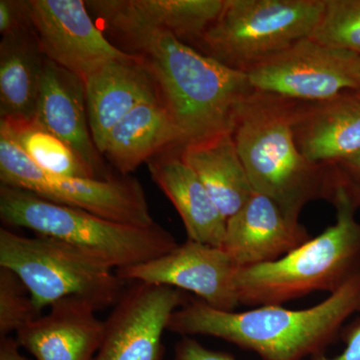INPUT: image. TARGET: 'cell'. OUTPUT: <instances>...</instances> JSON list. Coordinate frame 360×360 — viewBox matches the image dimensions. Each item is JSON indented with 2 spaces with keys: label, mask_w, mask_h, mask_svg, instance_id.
Returning a JSON list of instances; mask_svg holds the SVG:
<instances>
[{
  "label": "cell",
  "mask_w": 360,
  "mask_h": 360,
  "mask_svg": "<svg viewBox=\"0 0 360 360\" xmlns=\"http://www.w3.org/2000/svg\"><path fill=\"white\" fill-rule=\"evenodd\" d=\"M359 312L360 270L323 302L305 309L264 305L224 311L191 298L175 310L167 330L220 338L255 352L262 360H303L323 354L343 323Z\"/></svg>",
  "instance_id": "obj_1"
},
{
  "label": "cell",
  "mask_w": 360,
  "mask_h": 360,
  "mask_svg": "<svg viewBox=\"0 0 360 360\" xmlns=\"http://www.w3.org/2000/svg\"><path fill=\"white\" fill-rule=\"evenodd\" d=\"M112 39L146 66L184 146L233 131L239 105L255 90L245 72L222 65L167 32L134 30Z\"/></svg>",
  "instance_id": "obj_2"
},
{
  "label": "cell",
  "mask_w": 360,
  "mask_h": 360,
  "mask_svg": "<svg viewBox=\"0 0 360 360\" xmlns=\"http://www.w3.org/2000/svg\"><path fill=\"white\" fill-rule=\"evenodd\" d=\"M297 101L253 90L239 105L234 142L253 191L300 220L310 201L333 200L336 179L331 165L307 160L296 143Z\"/></svg>",
  "instance_id": "obj_3"
},
{
  "label": "cell",
  "mask_w": 360,
  "mask_h": 360,
  "mask_svg": "<svg viewBox=\"0 0 360 360\" xmlns=\"http://www.w3.org/2000/svg\"><path fill=\"white\" fill-rule=\"evenodd\" d=\"M331 203L336 222L276 262L239 269L236 288L239 304L281 305L315 291L335 292L360 270L359 205L336 174Z\"/></svg>",
  "instance_id": "obj_4"
},
{
  "label": "cell",
  "mask_w": 360,
  "mask_h": 360,
  "mask_svg": "<svg viewBox=\"0 0 360 360\" xmlns=\"http://www.w3.org/2000/svg\"><path fill=\"white\" fill-rule=\"evenodd\" d=\"M0 219L8 226L63 241L116 270L150 262L179 245L158 224H120L16 187L0 186Z\"/></svg>",
  "instance_id": "obj_5"
},
{
  "label": "cell",
  "mask_w": 360,
  "mask_h": 360,
  "mask_svg": "<svg viewBox=\"0 0 360 360\" xmlns=\"http://www.w3.org/2000/svg\"><path fill=\"white\" fill-rule=\"evenodd\" d=\"M0 267L11 270L25 284L35 307L68 297L84 298L97 311L115 305L125 281L112 267L58 239L20 236L0 229Z\"/></svg>",
  "instance_id": "obj_6"
},
{
  "label": "cell",
  "mask_w": 360,
  "mask_h": 360,
  "mask_svg": "<svg viewBox=\"0 0 360 360\" xmlns=\"http://www.w3.org/2000/svg\"><path fill=\"white\" fill-rule=\"evenodd\" d=\"M323 7L324 0H225L217 20L193 47L246 73L311 37Z\"/></svg>",
  "instance_id": "obj_7"
},
{
  "label": "cell",
  "mask_w": 360,
  "mask_h": 360,
  "mask_svg": "<svg viewBox=\"0 0 360 360\" xmlns=\"http://www.w3.org/2000/svg\"><path fill=\"white\" fill-rule=\"evenodd\" d=\"M0 182L45 200L85 210L120 224L151 226L156 222L143 187L134 177L99 180L61 176L41 169L0 131Z\"/></svg>",
  "instance_id": "obj_8"
},
{
  "label": "cell",
  "mask_w": 360,
  "mask_h": 360,
  "mask_svg": "<svg viewBox=\"0 0 360 360\" xmlns=\"http://www.w3.org/2000/svg\"><path fill=\"white\" fill-rule=\"evenodd\" d=\"M251 87L296 101L360 91V53L305 39L246 72Z\"/></svg>",
  "instance_id": "obj_9"
},
{
  "label": "cell",
  "mask_w": 360,
  "mask_h": 360,
  "mask_svg": "<svg viewBox=\"0 0 360 360\" xmlns=\"http://www.w3.org/2000/svg\"><path fill=\"white\" fill-rule=\"evenodd\" d=\"M186 298L177 288L134 281L104 321L94 360H163L162 336Z\"/></svg>",
  "instance_id": "obj_10"
},
{
  "label": "cell",
  "mask_w": 360,
  "mask_h": 360,
  "mask_svg": "<svg viewBox=\"0 0 360 360\" xmlns=\"http://www.w3.org/2000/svg\"><path fill=\"white\" fill-rule=\"evenodd\" d=\"M33 30L45 58L84 80L127 52L92 18L84 0H28Z\"/></svg>",
  "instance_id": "obj_11"
},
{
  "label": "cell",
  "mask_w": 360,
  "mask_h": 360,
  "mask_svg": "<svg viewBox=\"0 0 360 360\" xmlns=\"http://www.w3.org/2000/svg\"><path fill=\"white\" fill-rule=\"evenodd\" d=\"M115 272L125 281L189 291L213 309L234 311L240 305L236 288L238 267L231 257L221 248L191 239L167 255Z\"/></svg>",
  "instance_id": "obj_12"
},
{
  "label": "cell",
  "mask_w": 360,
  "mask_h": 360,
  "mask_svg": "<svg viewBox=\"0 0 360 360\" xmlns=\"http://www.w3.org/2000/svg\"><path fill=\"white\" fill-rule=\"evenodd\" d=\"M90 14L111 37L134 30L167 32L194 46L224 9L225 0H87Z\"/></svg>",
  "instance_id": "obj_13"
},
{
  "label": "cell",
  "mask_w": 360,
  "mask_h": 360,
  "mask_svg": "<svg viewBox=\"0 0 360 360\" xmlns=\"http://www.w3.org/2000/svg\"><path fill=\"white\" fill-rule=\"evenodd\" d=\"M300 220L288 217L276 202L255 193L226 220L221 248L239 269L269 264L311 239Z\"/></svg>",
  "instance_id": "obj_14"
},
{
  "label": "cell",
  "mask_w": 360,
  "mask_h": 360,
  "mask_svg": "<svg viewBox=\"0 0 360 360\" xmlns=\"http://www.w3.org/2000/svg\"><path fill=\"white\" fill-rule=\"evenodd\" d=\"M35 120L72 148L94 179H112L90 130L84 80L47 58Z\"/></svg>",
  "instance_id": "obj_15"
},
{
  "label": "cell",
  "mask_w": 360,
  "mask_h": 360,
  "mask_svg": "<svg viewBox=\"0 0 360 360\" xmlns=\"http://www.w3.org/2000/svg\"><path fill=\"white\" fill-rule=\"evenodd\" d=\"M96 311L84 298H65L20 329L16 340L37 360H94L104 333Z\"/></svg>",
  "instance_id": "obj_16"
},
{
  "label": "cell",
  "mask_w": 360,
  "mask_h": 360,
  "mask_svg": "<svg viewBox=\"0 0 360 360\" xmlns=\"http://www.w3.org/2000/svg\"><path fill=\"white\" fill-rule=\"evenodd\" d=\"M293 131L307 160L331 165L360 151V91L297 101Z\"/></svg>",
  "instance_id": "obj_17"
},
{
  "label": "cell",
  "mask_w": 360,
  "mask_h": 360,
  "mask_svg": "<svg viewBox=\"0 0 360 360\" xmlns=\"http://www.w3.org/2000/svg\"><path fill=\"white\" fill-rule=\"evenodd\" d=\"M84 85L90 130L101 155L110 130L125 115L144 101L161 98L150 72L134 54L99 68Z\"/></svg>",
  "instance_id": "obj_18"
},
{
  "label": "cell",
  "mask_w": 360,
  "mask_h": 360,
  "mask_svg": "<svg viewBox=\"0 0 360 360\" xmlns=\"http://www.w3.org/2000/svg\"><path fill=\"white\" fill-rule=\"evenodd\" d=\"M174 149L148 161L153 181L172 201L184 221L187 238L205 245L221 248L226 219L219 212L193 168Z\"/></svg>",
  "instance_id": "obj_19"
},
{
  "label": "cell",
  "mask_w": 360,
  "mask_h": 360,
  "mask_svg": "<svg viewBox=\"0 0 360 360\" xmlns=\"http://www.w3.org/2000/svg\"><path fill=\"white\" fill-rule=\"evenodd\" d=\"M182 146L174 118L156 97L137 105L110 130L103 156L122 176H127L155 155Z\"/></svg>",
  "instance_id": "obj_20"
},
{
  "label": "cell",
  "mask_w": 360,
  "mask_h": 360,
  "mask_svg": "<svg viewBox=\"0 0 360 360\" xmlns=\"http://www.w3.org/2000/svg\"><path fill=\"white\" fill-rule=\"evenodd\" d=\"M179 155L200 177L226 220L255 193L232 132L184 144Z\"/></svg>",
  "instance_id": "obj_21"
},
{
  "label": "cell",
  "mask_w": 360,
  "mask_h": 360,
  "mask_svg": "<svg viewBox=\"0 0 360 360\" xmlns=\"http://www.w3.org/2000/svg\"><path fill=\"white\" fill-rule=\"evenodd\" d=\"M44 61L35 32L1 39L0 120H34Z\"/></svg>",
  "instance_id": "obj_22"
},
{
  "label": "cell",
  "mask_w": 360,
  "mask_h": 360,
  "mask_svg": "<svg viewBox=\"0 0 360 360\" xmlns=\"http://www.w3.org/2000/svg\"><path fill=\"white\" fill-rule=\"evenodd\" d=\"M0 131L13 139L41 169L61 176L94 179L77 153L37 120H0Z\"/></svg>",
  "instance_id": "obj_23"
},
{
  "label": "cell",
  "mask_w": 360,
  "mask_h": 360,
  "mask_svg": "<svg viewBox=\"0 0 360 360\" xmlns=\"http://www.w3.org/2000/svg\"><path fill=\"white\" fill-rule=\"evenodd\" d=\"M310 39L360 53V0H324L321 20Z\"/></svg>",
  "instance_id": "obj_24"
},
{
  "label": "cell",
  "mask_w": 360,
  "mask_h": 360,
  "mask_svg": "<svg viewBox=\"0 0 360 360\" xmlns=\"http://www.w3.org/2000/svg\"><path fill=\"white\" fill-rule=\"evenodd\" d=\"M40 316L27 288L11 270L0 267V338Z\"/></svg>",
  "instance_id": "obj_25"
},
{
  "label": "cell",
  "mask_w": 360,
  "mask_h": 360,
  "mask_svg": "<svg viewBox=\"0 0 360 360\" xmlns=\"http://www.w3.org/2000/svg\"><path fill=\"white\" fill-rule=\"evenodd\" d=\"M34 32L28 0H0L1 39Z\"/></svg>",
  "instance_id": "obj_26"
},
{
  "label": "cell",
  "mask_w": 360,
  "mask_h": 360,
  "mask_svg": "<svg viewBox=\"0 0 360 360\" xmlns=\"http://www.w3.org/2000/svg\"><path fill=\"white\" fill-rule=\"evenodd\" d=\"M331 165L360 207V151Z\"/></svg>",
  "instance_id": "obj_27"
},
{
  "label": "cell",
  "mask_w": 360,
  "mask_h": 360,
  "mask_svg": "<svg viewBox=\"0 0 360 360\" xmlns=\"http://www.w3.org/2000/svg\"><path fill=\"white\" fill-rule=\"evenodd\" d=\"M176 360H236L231 355L208 349L198 341L184 336L175 347Z\"/></svg>",
  "instance_id": "obj_28"
},
{
  "label": "cell",
  "mask_w": 360,
  "mask_h": 360,
  "mask_svg": "<svg viewBox=\"0 0 360 360\" xmlns=\"http://www.w3.org/2000/svg\"><path fill=\"white\" fill-rule=\"evenodd\" d=\"M312 360H360V323L348 333L347 347L342 354L335 357H328L321 354L314 357Z\"/></svg>",
  "instance_id": "obj_29"
},
{
  "label": "cell",
  "mask_w": 360,
  "mask_h": 360,
  "mask_svg": "<svg viewBox=\"0 0 360 360\" xmlns=\"http://www.w3.org/2000/svg\"><path fill=\"white\" fill-rule=\"evenodd\" d=\"M20 347L18 340L11 336L0 338V360H30L20 354Z\"/></svg>",
  "instance_id": "obj_30"
},
{
  "label": "cell",
  "mask_w": 360,
  "mask_h": 360,
  "mask_svg": "<svg viewBox=\"0 0 360 360\" xmlns=\"http://www.w3.org/2000/svg\"><path fill=\"white\" fill-rule=\"evenodd\" d=\"M174 360H176V359H174Z\"/></svg>",
  "instance_id": "obj_31"
}]
</instances>
